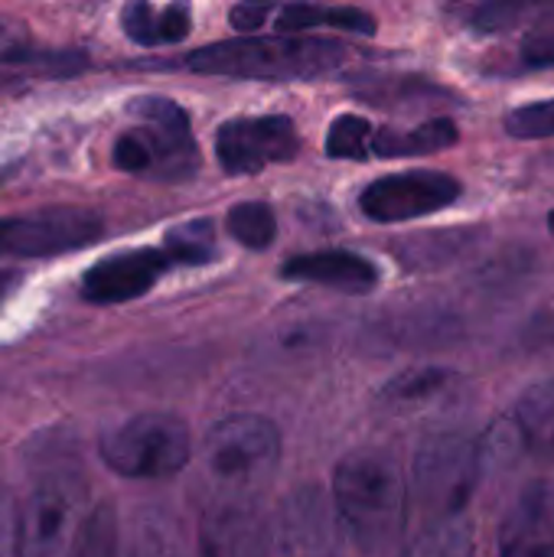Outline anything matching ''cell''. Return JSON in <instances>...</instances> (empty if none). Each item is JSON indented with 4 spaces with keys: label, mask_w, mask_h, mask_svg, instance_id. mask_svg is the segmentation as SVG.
<instances>
[{
    "label": "cell",
    "mask_w": 554,
    "mask_h": 557,
    "mask_svg": "<svg viewBox=\"0 0 554 557\" xmlns=\"http://www.w3.org/2000/svg\"><path fill=\"white\" fill-rule=\"evenodd\" d=\"M173 268H180V261L167 242L160 248L118 251V255L101 258L98 264H91L82 274V297L88 304H98V307L127 304V300L150 294L153 284Z\"/></svg>",
    "instance_id": "obj_11"
},
{
    "label": "cell",
    "mask_w": 554,
    "mask_h": 557,
    "mask_svg": "<svg viewBox=\"0 0 554 557\" xmlns=\"http://www.w3.org/2000/svg\"><path fill=\"white\" fill-rule=\"evenodd\" d=\"M300 153V131L287 114L229 117L216 131V160L232 176H251Z\"/></svg>",
    "instance_id": "obj_9"
},
{
    "label": "cell",
    "mask_w": 554,
    "mask_h": 557,
    "mask_svg": "<svg viewBox=\"0 0 554 557\" xmlns=\"http://www.w3.org/2000/svg\"><path fill=\"white\" fill-rule=\"evenodd\" d=\"M98 457L121 480L157 483L186 470L193 460V434L170 411H144L104 431Z\"/></svg>",
    "instance_id": "obj_5"
},
{
    "label": "cell",
    "mask_w": 554,
    "mask_h": 557,
    "mask_svg": "<svg viewBox=\"0 0 554 557\" xmlns=\"http://www.w3.org/2000/svg\"><path fill=\"white\" fill-rule=\"evenodd\" d=\"M353 46L323 36H238L202 46L183 59L196 75L242 78V82H310L343 69Z\"/></svg>",
    "instance_id": "obj_2"
},
{
    "label": "cell",
    "mask_w": 554,
    "mask_h": 557,
    "mask_svg": "<svg viewBox=\"0 0 554 557\" xmlns=\"http://www.w3.org/2000/svg\"><path fill=\"white\" fill-rule=\"evenodd\" d=\"M519 62L529 72L554 69V16H545L529 26V33L522 36V46H519Z\"/></svg>",
    "instance_id": "obj_29"
},
{
    "label": "cell",
    "mask_w": 554,
    "mask_h": 557,
    "mask_svg": "<svg viewBox=\"0 0 554 557\" xmlns=\"http://www.w3.org/2000/svg\"><path fill=\"white\" fill-rule=\"evenodd\" d=\"M134 127L121 131L111 147V160L121 173L150 176L163 183H183L199 170V147L189 127V114L163 95H144L131 101Z\"/></svg>",
    "instance_id": "obj_3"
},
{
    "label": "cell",
    "mask_w": 554,
    "mask_h": 557,
    "mask_svg": "<svg viewBox=\"0 0 554 557\" xmlns=\"http://www.w3.org/2000/svg\"><path fill=\"white\" fill-rule=\"evenodd\" d=\"M69 557H124V535L111 503L91 506L85 512Z\"/></svg>",
    "instance_id": "obj_22"
},
{
    "label": "cell",
    "mask_w": 554,
    "mask_h": 557,
    "mask_svg": "<svg viewBox=\"0 0 554 557\" xmlns=\"http://www.w3.org/2000/svg\"><path fill=\"white\" fill-rule=\"evenodd\" d=\"M496 557H554V483H529L496 529Z\"/></svg>",
    "instance_id": "obj_12"
},
{
    "label": "cell",
    "mask_w": 554,
    "mask_h": 557,
    "mask_svg": "<svg viewBox=\"0 0 554 557\" xmlns=\"http://www.w3.org/2000/svg\"><path fill=\"white\" fill-rule=\"evenodd\" d=\"M464 186L444 170H405L372 180L359 193V209L369 222L392 225L434 215L460 199Z\"/></svg>",
    "instance_id": "obj_10"
},
{
    "label": "cell",
    "mask_w": 554,
    "mask_h": 557,
    "mask_svg": "<svg viewBox=\"0 0 554 557\" xmlns=\"http://www.w3.org/2000/svg\"><path fill=\"white\" fill-rule=\"evenodd\" d=\"M549 232H552V235H554V212H552V215H549Z\"/></svg>",
    "instance_id": "obj_33"
},
{
    "label": "cell",
    "mask_w": 554,
    "mask_h": 557,
    "mask_svg": "<svg viewBox=\"0 0 554 557\" xmlns=\"http://www.w3.org/2000/svg\"><path fill=\"white\" fill-rule=\"evenodd\" d=\"M281 431L271 418L242 411L212 424L202 444L206 473L219 486V499L255 503L261 486L281 463Z\"/></svg>",
    "instance_id": "obj_4"
},
{
    "label": "cell",
    "mask_w": 554,
    "mask_h": 557,
    "mask_svg": "<svg viewBox=\"0 0 554 557\" xmlns=\"http://www.w3.org/2000/svg\"><path fill=\"white\" fill-rule=\"evenodd\" d=\"M278 33L304 36L317 29H343V33H376V16L359 10V7H323V3H307V0H274L271 23Z\"/></svg>",
    "instance_id": "obj_18"
},
{
    "label": "cell",
    "mask_w": 554,
    "mask_h": 557,
    "mask_svg": "<svg viewBox=\"0 0 554 557\" xmlns=\"http://www.w3.org/2000/svg\"><path fill=\"white\" fill-rule=\"evenodd\" d=\"M124 557H193V552L180 519L160 506H147L131 519Z\"/></svg>",
    "instance_id": "obj_20"
},
{
    "label": "cell",
    "mask_w": 554,
    "mask_h": 557,
    "mask_svg": "<svg viewBox=\"0 0 554 557\" xmlns=\"http://www.w3.org/2000/svg\"><path fill=\"white\" fill-rule=\"evenodd\" d=\"M82 519L78 476L69 470L42 473L20 499L13 557H69Z\"/></svg>",
    "instance_id": "obj_7"
},
{
    "label": "cell",
    "mask_w": 554,
    "mask_h": 557,
    "mask_svg": "<svg viewBox=\"0 0 554 557\" xmlns=\"http://www.w3.org/2000/svg\"><path fill=\"white\" fill-rule=\"evenodd\" d=\"M454 385V375L447 369H408L402 375H395L385 388H382V398L398 405V408H421L428 401H434L438 395L451 392Z\"/></svg>",
    "instance_id": "obj_24"
},
{
    "label": "cell",
    "mask_w": 554,
    "mask_h": 557,
    "mask_svg": "<svg viewBox=\"0 0 554 557\" xmlns=\"http://www.w3.org/2000/svg\"><path fill=\"white\" fill-rule=\"evenodd\" d=\"M506 131L519 140H545L554 137V98L519 104L506 114Z\"/></svg>",
    "instance_id": "obj_28"
},
{
    "label": "cell",
    "mask_w": 554,
    "mask_h": 557,
    "mask_svg": "<svg viewBox=\"0 0 554 557\" xmlns=\"http://www.w3.org/2000/svg\"><path fill=\"white\" fill-rule=\"evenodd\" d=\"M457 124L451 117H431L418 127H376L372 131V157L395 160V157H428L441 153L457 144Z\"/></svg>",
    "instance_id": "obj_19"
},
{
    "label": "cell",
    "mask_w": 554,
    "mask_h": 557,
    "mask_svg": "<svg viewBox=\"0 0 554 557\" xmlns=\"http://www.w3.org/2000/svg\"><path fill=\"white\" fill-rule=\"evenodd\" d=\"M268 525L255 512V503L219 499L206 516L199 535V557H268Z\"/></svg>",
    "instance_id": "obj_13"
},
{
    "label": "cell",
    "mask_w": 554,
    "mask_h": 557,
    "mask_svg": "<svg viewBox=\"0 0 554 557\" xmlns=\"http://www.w3.org/2000/svg\"><path fill=\"white\" fill-rule=\"evenodd\" d=\"M104 235V222L91 209L52 206L16 219H0V258H56L82 251Z\"/></svg>",
    "instance_id": "obj_8"
},
{
    "label": "cell",
    "mask_w": 554,
    "mask_h": 557,
    "mask_svg": "<svg viewBox=\"0 0 554 557\" xmlns=\"http://www.w3.org/2000/svg\"><path fill=\"white\" fill-rule=\"evenodd\" d=\"M483 454L467 434H434L418 447L411 470V499L424 509L428 525L457 522L480 483Z\"/></svg>",
    "instance_id": "obj_6"
},
{
    "label": "cell",
    "mask_w": 554,
    "mask_h": 557,
    "mask_svg": "<svg viewBox=\"0 0 554 557\" xmlns=\"http://www.w3.org/2000/svg\"><path fill=\"white\" fill-rule=\"evenodd\" d=\"M271 10H274V0H238L229 10V23L238 33H258L271 23Z\"/></svg>",
    "instance_id": "obj_30"
},
{
    "label": "cell",
    "mask_w": 554,
    "mask_h": 557,
    "mask_svg": "<svg viewBox=\"0 0 554 557\" xmlns=\"http://www.w3.org/2000/svg\"><path fill=\"white\" fill-rule=\"evenodd\" d=\"M229 235L245 245L248 251H264L274 245L278 235V215L268 202H238L225 215Z\"/></svg>",
    "instance_id": "obj_25"
},
{
    "label": "cell",
    "mask_w": 554,
    "mask_h": 557,
    "mask_svg": "<svg viewBox=\"0 0 554 557\" xmlns=\"http://www.w3.org/2000/svg\"><path fill=\"white\" fill-rule=\"evenodd\" d=\"M284 281L297 284H317L343 294H369L379 284V268L376 261L346 251V248H323V251H307L294 255L281 264Z\"/></svg>",
    "instance_id": "obj_14"
},
{
    "label": "cell",
    "mask_w": 554,
    "mask_h": 557,
    "mask_svg": "<svg viewBox=\"0 0 554 557\" xmlns=\"http://www.w3.org/2000/svg\"><path fill=\"white\" fill-rule=\"evenodd\" d=\"M554 16V0H487L473 10L470 26L477 33H509Z\"/></svg>",
    "instance_id": "obj_23"
},
{
    "label": "cell",
    "mask_w": 554,
    "mask_h": 557,
    "mask_svg": "<svg viewBox=\"0 0 554 557\" xmlns=\"http://www.w3.org/2000/svg\"><path fill=\"white\" fill-rule=\"evenodd\" d=\"M16 284H20V274H16V271H0V300H3L7 294H13Z\"/></svg>",
    "instance_id": "obj_32"
},
{
    "label": "cell",
    "mask_w": 554,
    "mask_h": 557,
    "mask_svg": "<svg viewBox=\"0 0 554 557\" xmlns=\"http://www.w3.org/2000/svg\"><path fill=\"white\" fill-rule=\"evenodd\" d=\"M330 503L336 525L353 548L366 557H382L398 545L405 532L411 483L389 450L359 447L336 463Z\"/></svg>",
    "instance_id": "obj_1"
},
{
    "label": "cell",
    "mask_w": 554,
    "mask_h": 557,
    "mask_svg": "<svg viewBox=\"0 0 554 557\" xmlns=\"http://www.w3.org/2000/svg\"><path fill=\"white\" fill-rule=\"evenodd\" d=\"M121 29L134 46L144 49L176 46L193 29V3L170 0L167 7H153L150 0H127L121 10Z\"/></svg>",
    "instance_id": "obj_16"
},
{
    "label": "cell",
    "mask_w": 554,
    "mask_h": 557,
    "mask_svg": "<svg viewBox=\"0 0 554 557\" xmlns=\"http://www.w3.org/2000/svg\"><path fill=\"white\" fill-rule=\"evenodd\" d=\"M274 545L287 557H323L330 548V519L327 506L313 493H300L278 519Z\"/></svg>",
    "instance_id": "obj_17"
},
{
    "label": "cell",
    "mask_w": 554,
    "mask_h": 557,
    "mask_svg": "<svg viewBox=\"0 0 554 557\" xmlns=\"http://www.w3.org/2000/svg\"><path fill=\"white\" fill-rule=\"evenodd\" d=\"M376 124L362 114H340L327 127V157L333 160H372Z\"/></svg>",
    "instance_id": "obj_26"
},
{
    "label": "cell",
    "mask_w": 554,
    "mask_h": 557,
    "mask_svg": "<svg viewBox=\"0 0 554 557\" xmlns=\"http://www.w3.org/2000/svg\"><path fill=\"white\" fill-rule=\"evenodd\" d=\"M516 428L535 454L554 457V379L532 385L516 405Z\"/></svg>",
    "instance_id": "obj_21"
},
{
    "label": "cell",
    "mask_w": 554,
    "mask_h": 557,
    "mask_svg": "<svg viewBox=\"0 0 554 557\" xmlns=\"http://www.w3.org/2000/svg\"><path fill=\"white\" fill-rule=\"evenodd\" d=\"M398 557H473L470 532H467V525L460 519L444 522V525H431L418 542H411Z\"/></svg>",
    "instance_id": "obj_27"
},
{
    "label": "cell",
    "mask_w": 554,
    "mask_h": 557,
    "mask_svg": "<svg viewBox=\"0 0 554 557\" xmlns=\"http://www.w3.org/2000/svg\"><path fill=\"white\" fill-rule=\"evenodd\" d=\"M88 69L82 49H33L13 46L0 49V91H13L33 82H62Z\"/></svg>",
    "instance_id": "obj_15"
},
{
    "label": "cell",
    "mask_w": 554,
    "mask_h": 557,
    "mask_svg": "<svg viewBox=\"0 0 554 557\" xmlns=\"http://www.w3.org/2000/svg\"><path fill=\"white\" fill-rule=\"evenodd\" d=\"M16 512L20 499H13V493L0 483V557H13L16 552Z\"/></svg>",
    "instance_id": "obj_31"
}]
</instances>
